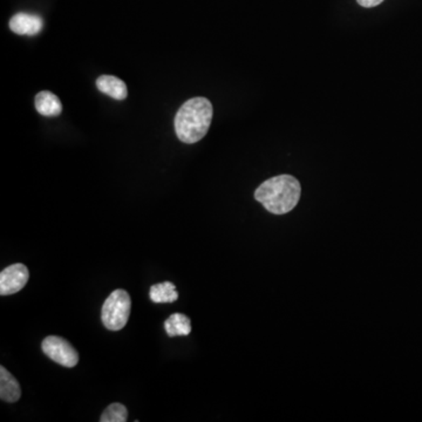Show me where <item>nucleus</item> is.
Segmentation results:
<instances>
[{
    "instance_id": "10",
    "label": "nucleus",
    "mask_w": 422,
    "mask_h": 422,
    "mask_svg": "<svg viewBox=\"0 0 422 422\" xmlns=\"http://www.w3.org/2000/svg\"><path fill=\"white\" fill-rule=\"evenodd\" d=\"M164 328L169 337L188 335L192 332V321L185 314H171L170 317L164 321Z\"/></svg>"
},
{
    "instance_id": "1",
    "label": "nucleus",
    "mask_w": 422,
    "mask_h": 422,
    "mask_svg": "<svg viewBox=\"0 0 422 422\" xmlns=\"http://www.w3.org/2000/svg\"><path fill=\"white\" fill-rule=\"evenodd\" d=\"M213 109L206 98H192L178 109L175 118V130L183 143L199 142L206 137L213 121Z\"/></svg>"
},
{
    "instance_id": "8",
    "label": "nucleus",
    "mask_w": 422,
    "mask_h": 422,
    "mask_svg": "<svg viewBox=\"0 0 422 422\" xmlns=\"http://www.w3.org/2000/svg\"><path fill=\"white\" fill-rule=\"evenodd\" d=\"M21 397L20 385L5 368L0 367V398L3 402H17Z\"/></svg>"
},
{
    "instance_id": "12",
    "label": "nucleus",
    "mask_w": 422,
    "mask_h": 422,
    "mask_svg": "<svg viewBox=\"0 0 422 422\" xmlns=\"http://www.w3.org/2000/svg\"><path fill=\"white\" fill-rule=\"evenodd\" d=\"M128 419V411L121 404H112L102 413L101 422H126Z\"/></svg>"
},
{
    "instance_id": "4",
    "label": "nucleus",
    "mask_w": 422,
    "mask_h": 422,
    "mask_svg": "<svg viewBox=\"0 0 422 422\" xmlns=\"http://www.w3.org/2000/svg\"><path fill=\"white\" fill-rule=\"evenodd\" d=\"M42 352L49 356V359L56 361L61 366L74 367L79 361V354L77 349L70 345V342L56 335H49L44 339L42 344Z\"/></svg>"
},
{
    "instance_id": "7",
    "label": "nucleus",
    "mask_w": 422,
    "mask_h": 422,
    "mask_svg": "<svg viewBox=\"0 0 422 422\" xmlns=\"http://www.w3.org/2000/svg\"><path fill=\"white\" fill-rule=\"evenodd\" d=\"M97 87L104 94L116 100H125L128 95V89L125 82L119 77L113 75H101L97 80Z\"/></svg>"
},
{
    "instance_id": "9",
    "label": "nucleus",
    "mask_w": 422,
    "mask_h": 422,
    "mask_svg": "<svg viewBox=\"0 0 422 422\" xmlns=\"http://www.w3.org/2000/svg\"><path fill=\"white\" fill-rule=\"evenodd\" d=\"M35 108L44 116H58L63 112L59 98L51 92H40L35 97Z\"/></svg>"
},
{
    "instance_id": "2",
    "label": "nucleus",
    "mask_w": 422,
    "mask_h": 422,
    "mask_svg": "<svg viewBox=\"0 0 422 422\" xmlns=\"http://www.w3.org/2000/svg\"><path fill=\"white\" fill-rule=\"evenodd\" d=\"M300 183L291 175L269 178L259 185L255 199L270 213L284 215L294 209L300 199Z\"/></svg>"
},
{
    "instance_id": "5",
    "label": "nucleus",
    "mask_w": 422,
    "mask_h": 422,
    "mask_svg": "<svg viewBox=\"0 0 422 422\" xmlns=\"http://www.w3.org/2000/svg\"><path fill=\"white\" fill-rule=\"evenodd\" d=\"M30 278V273L24 264L7 266L0 273V294L8 296L24 289Z\"/></svg>"
},
{
    "instance_id": "13",
    "label": "nucleus",
    "mask_w": 422,
    "mask_h": 422,
    "mask_svg": "<svg viewBox=\"0 0 422 422\" xmlns=\"http://www.w3.org/2000/svg\"><path fill=\"white\" fill-rule=\"evenodd\" d=\"M356 1H358L360 6L370 8V7H376L378 6V5H380L384 0H356Z\"/></svg>"
},
{
    "instance_id": "11",
    "label": "nucleus",
    "mask_w": 422,
    "mask_h": 422,
    "mask_svg": "<svg viewBox=\"0 0 422 422\" xmlns=\"http://www.w3.org/2000/svg\"><path fill=\"white\" fill-rule=\"evenodd\" d=\"M150 299L156 304L174 303L178 298L175 285L170 282L161 283L150 287Z\"/></svg>"
},
{
    "instance_id": "3",
    "label": "nucleus",
    "mask_w": 422,
    "mask_h": 422,
    "mask_svg": "<svg viewBox=\"0 0 422 422\" xmlns=\"http://www.w3.org/2000/svg\"><path fill=\"white\" fill-rule=\"evenodd\" d=\"M132 300L125 290H116L109 294L102 305L101 321L106 328L111 331H120L126 326L130 319Z\"/></svg>"
},
{
    "instance_id": "6",
    "label": "nucleus",
    "mask_w": 422,
    "mask_h": 422,
    "mask_svg": "<svg viewBox=\"0 0 422 422\" xmlns=\"http://www.w3.org/2000/svg\"><path fill=\"white\" fill-rule=\"evenodd\" d=\"M44 21L35 14L18 13L10 20L11 31L15 35H35L42 31Z\"/></svg>"
}]
</instances>
